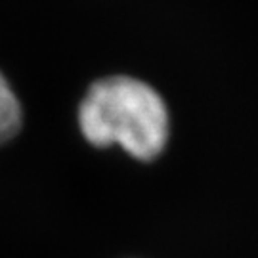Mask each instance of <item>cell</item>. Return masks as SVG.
I'll return each mask as SVG.
<instances>
[{"instance_id":"1","label":"cell","mask_w":258,"mask_h":258,"mask_svg":"<svg viewBox=\"0 0 258 258\" xmlns=\"http://www.w3.org/2000/svg\"><path fill=\"white\" fill-rule=\"evenodd\" d=\"M83 136L96 148L119 146L140 161L163 153L170 117L155 88L134 77H105L90 84L79 107Z\"/></svg>"},{"instance_id":"2","label":"cell","mask_w":258,"mask_h":258,"mask_svg":"<svg viewBox=\"0 0 258 258\" xmlns=\"http://www.w3.org/2000/svg\"><path fill=\"white\" fill-rule=\"evenodd\" d=\"M23 111L18 94L10 86L6 77L0 73V144L10 142L21 128Z\"/></svg>"}]
</instances>
